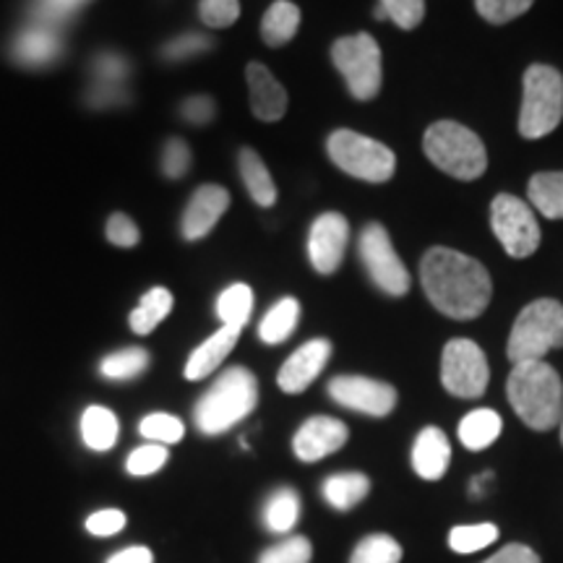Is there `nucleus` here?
<instances>
[{"instance_id":"f257e3e1","label":"nucleus","mask_w":563,"mask_h":563,"mask_svg":"<svg viewBox=\"0 0 563 563\" xmlns=\"http://www.w3.org/2000/svg\"><path fill=\"white\" fill-rule=\"evenodd\" d=\"M420 282L435 311L456 321L483 316L493 295L488 269L467 253L443 245H435L422 256Z\"/></svg>"},{"instance_id":"f03ea898","label":"nucleus","mask_w":563,"mask_h":563,"mask_svg":"<svg viewBox=\"0 0 563 563\" xmlns=\"http://www.w3.org/2000/svg\"><path fill=\"white\" fill-rule=\"evenodd\" d=\"M506 397L532 431H551L563 418L561 376L545 361L514 365L506 382Z\"/></svg>"},{"instance_id":"7ed1b4c3","label":"nucleus","mask_w":563,"mask_h":563,"mask_svg":"<svg viewBox=\"0 0 563 563\" xmlns=\"http://www.w3.org/2000/svg\"><path fill=\"white\" fill-rule=\"evenodd\" d=\"M258 402L256 376L243 365H232L211 384V389L194 407L196 428L203 435H220L249 418Z\"/></svg>"},{"instance_id":"20e7f679","label":"nucleus","mask_w":563,"mask_h":563,"mask_svg":"<svg viewBox=\"0 0 563 563\" xmlns=\"http://www.w3.org/2000/svg\"><path fill=\"white\" fill-rule=\"evenodd\" d=\"M422 152L441 173L456 180H477L488 170V152L483 139L456 121H439L422 136Z\"/></svg>"},{"instance_id":"39448f33","label":"nucleus","mask_w":563,"mask_h":563,"mask_svg":"<svg viewBox=\"0 0 563 563\" xmlns=\"http://www.w3.org/2000/svg\"><path fill=\"white\" fill-rule=\"evenodd\" d=\"M563 347V306L553 298L534 300L514 321L506 355L514 365L545 361L551 350Z\"/></svg>"},{"instance_id":"423d86ee","label":"nucleus","mask_w":563,"mask_h":563,"mask_svg":"<svg viewBox=\"0 0 563 563\" xmlns=\"http://www.w3.org/2000/svg\"><path fill=\"white\" fill-rule=\"evenodd\" d=\"M563 121V76L559 68L534 63L525 74L522 110H519V133L525 139H543Z\"/></svg>"},{"instance_id":"0eeeda50","label":"nucleus","mask_w":563,"mask_h":563,"mask_svg":"<svg viewBox=\"0 0 563 563\" xmlns=\"http://www.w3.org/2000/svg\"><path fill=\"white\" fill-rule=\"evenodd\" d=\"M327 152L340 170L365 183H386L397 170V157L389 146L347 129L329 136Z\"/></svg>"},{"instance_id":"6e6552de","label":"nucleus","mask_w":563,"mask_h":563,"mask_svg":"<svg viewBox=\"0 0 563 563\" xmlns=\"http://www.w3.org/2000/svg\"><path fill=\"white\" fill-rule=\"evenodd\" d=\"M332 63L355 100H373L382 91V47L368 32L350 34L332 45Z\"/></svg>"},{"instance_id":"1a4fd4ad","label":"nucleus","mask_w":563,"mask_h":563,"mask_svg":"<svg viewBox=\"0 0 563 563\" xmlns=\"http://www.w3.org/2000/svg\"><path fill=\"white\" fill-rule=\"evenodd\" d=\"M490 228L504 251L514 258H527L540 249V224L530 203L511 194H498L490 203Z\"/></svg>"},{"instance_id":"9d476101","label":"nucleus","mask_w":563,"mask_h":563,"mask_svg":"<svg viewBox=\"0 0 563 563\" xmlns=\"http://www.w3.org/2000/svg\"><path fill=\"white\" fill-rule=\"evenodd\" d=\"M357 249H361L365 272H368V277L373 279V285H376L378 290L394 295V298H399V295L410 290V272H407L402 258L394 251L391 238L384 224H365Z\"/></svg>"},{"instance_id":"9b49d317","label":"nucleus","mask_w":563,"mask_h":563,"mask_svg":"<svg viewBox=\"0 0 563 563\" xmlns=\"http://www.w3.org/2000/svg\"><path fill=\"white\" fill-rule=\"evenodd\" d=\"M490 371L485 352L473 340H452L443 347L441 384L460 399H477L488 389Z\"/></svg>"},{"instance_id":"f8f14e48","label":"nucleus","mask_w":563,"mask_h":563,"mask_svg":"<svg viewBox=\"0 0 563 563\" xmlns=\"http://www.w3.org/2000/svg\"><path fill=\"white\" fill-rule=\"evenodd\" d=\"M329 397L347 410L386 418L397 407V389L391 384L365 376H336L329 382Z\"/></svg>"},{"instance_id":"ddd939ff","label":"nucleus","mask_w":563,"mask_h":563,"mask_svg":"<svg viewBox=\"0 0 563 563\" xmlns=\"http://www.w3.org/2000/svg\"><path fill=\"white\" fill-rule=\"evenodd\" d=\"M350 243V224L336 211H327L308 232V258L319 274H334L344 262Z\"/></svg>"},{"instance_id":"4468645a","label":"nucleus","mask_w":563,"mask_h":563,"mask_svg":"<svg viewBox=\"0 0 563 563\" xmlns=\"http://www.w3.org/2000/svg\"><path fill=\"white\" fill-rule=\"evenodd\" d=\"M347 426L329 415H316L298 428L292 439V452L300 462H319L323 456L340 452L347 443Z\"/></svg>"},{"instance_id":"2eb2a0df","label":"nucleus","mask_w":563,"mask_h":563,"mask_svg":"<svg viewBox=\"0 0 563 563\" xmlns=\"http://www.w3.org/2000/svg\"><path fill=\"white\" fill-rule=\"evenodd\" d=\"M332 357V342L311 340L298 347L279 368L277 384L285 394H300L311 386Z\"/></svg>"},{"instance_id":"dca6fc26","label":"nucleus","mask_w":563,"mask_h":563,"mask_svg":"<svg viewBox=\"0 0 563 563\" xmlns=\"http://www.w3.org/2000/svg\"><path fill=\"white\" fill-rule=\"evenodd\" d=\"M230 209V194L222 186H201L191 196L186 211H183L180 232L186 241H201L207 238L220 217Z\"/></svg>"},{"instance_id":"f3484780","label":"nucleus","mask_w":563,"mask_h":563,"mask_svg":"<svg viewBox=\"0 0 563 563\" xmlns=\"http://www.w3.org/2000/svg\"><path fill=\"white\" fill-rule=\"evenodd\" d=\"M245 81L251 89V110L258 121L277 123L287 112V91L262 63H249Z\"/></svg>"},{"instance_id":"a211bd4d","label":"nucleus","mask_w":563,"mask_h":563,"mask_svg":"<svg viewBox=\"0 0 563 563\" xmlns=\"http://www.w3.org/2000/svg\"><path fill=\"white\" fill-rule=\"evenodd\" d=\"M452 462V446L441 428H422L412 446V470L422 481H441Z\"/></svg>"},{"instance_id":"6ab92c4d","label":"nucleus","mask_w":563,"mask_h":563,"mask_svg":"<svg viewBox=\"0 0 563 563\" xmlns=\"http://www.w3.org/2000/svg\"><path fill=\"white\" fill-rule=\"evenodd\" d=\"M241 332L243 329L238 327H222L220 332L211 334L209 340L199 344V347L194 350V355L188 357L183 376H186L188 382H201V378H207L209 373H214L224 361H228L230 352L235 350Z\"/></svg>"},{"instance_id":"aec40b11","label":"nucleus","mask_w":563,"mask_h":563,"mask_svg":"<svg viewBox=\"0 0 563 563\" xmlns=\"http://www.w3.org/2000/svg\"><path fill=\"white\" fill-rule=\"evenodd\" d=\"M63 51V42L58 32L51 30V26H34V30L21 32L16 40H13V58H16L21 66H47L58 58Z\"/></svg>"},{"instance_id":"412c9836","label":"nucleus","mask_w":563,"mask_h":563,"mask_svg":"<svg viewBox=\"0 0 563 563\" xmlns=\"http://www.w3.org/2000/svg\"><path fill=\"white\" fill-rule=\"evenodd\" d=\"M504 431V420L496 410L481 407V410L467 412L460 422V441L470 452H483L490 443H496L498 435Z\"/></svg>"},{"instance_id":"4be33fe9","label":"nucleus","mask_w":563,"mask_h":563,"mask_svg":"<svg viewBox=\"0 0 563 563\" xmlns=\"http://www.w3.org/2000/svg\"><path fill=\"white\" fill-rule=\"evenodd\" d=\"M238 165H241V178L245 188H249L251 199L258 207H274V201H277V186H274L269 167L264 165L258 152L245 146V150H241V157H238Z\"/></svg>"},{"instance_id":"5701e85b","label":"nucleus","mask_w":563,"mask_h":563,"mask_svg":"<svg viewBox=\"0 0 563 563\" xmlns=\"http://www.w3.org/2000/svg\"><path fill=\"white\" fill-rule=\"evenodd\" d=\"M300 26V9L290 0H277L269 5V11L262 19V40L269 47L287 45Z\"/></svg>"},{"instance_id":"b1692460","label":"nucleus","mask_w":563,"mask_h":563,"mask_svg":"<svg viewBox=\"0 0 563 563\" xmlns=\"http://www.w3.org/2000/svg\"><path fill=\"white\" fill-rule=\"evenodd\" d=\"M371 481L363 473H340L323 481V498L336 511H350L368 496Z\"/></svg>"},{"instance_id":"393cba45","label":"nucleus","mask_w":563,"mask_h":563,"mask_svg":"<svg viewBox=\"0 0 563 563\" xmlns=\"http://www.w3.org/2000/svg\"><path fill=\"white\" fill-rule=\"evenodd\" d=\"M532 207L548 220H563V173H538L532 175L530 186Z\"/></svg>"},{"instance_id":"a878e982","label":"nucleus","mask_w":563,"mask_h":563,"mask_svg":"<svg viewBox=\"0 0 563 563\" xmlns=\"http://www.w3.org/2000/svg\"><path fill=\"white\" fill-rule=\"evenodd\" d=\"M81 439L91 452H108L118 441V418L108 407H89L81 415Z\"/></svg>"},{"instance_id":"bb28decb","label":"nucleus","mask_w":563,"mask_h":563,"mask_svg":"<svg viewBox=\"0 0 563 563\" xmlns=\"http://www.w3.org/2000/svg\"><path fill=\"white\" fill-rule=\"evenodd\" d=\"M173 311V295L165 287H152L150 292L141 298L136 311L131 313V329L136 334H152Z\"/></svg>"},{"instance_id":"cd10ccee","label":"nucleus","mask_w":563,"mask_h":563,"mask_svg":"<svg viewBox=\"0 0 563 563\" xmlns=\"http://www.w3.org/2000/svg\"><path fill=\"white\" fill-rule=\"evenodd\" d=\"M300 319V302L295 298H282L277 306L272 308L269 313L262 319V327H258V336L266 344H282L290 340L295 327H298Z\"/></svg>"},{"instance_id":"c85d7f7f","label":"nucleus","mask_w":563,"mask_h":563,"mask_svg":"<svg viewBox=\"0 0 563 563\" xmlns=\"http://www.w3.org/2000/svg\"><path fill=\"white\" fill-rule=\"evenodd\" d=\"M300 517V498L292 488H277L266 498L264 504V525L269 527L272 532H290L295 525H298Z\"/></svg>"},{"instance_id":"c756f323","label":"nucleus","mask_w":563,"mask_h":563,"mask_svg":"<svg viewBox=\"0 0 563 563\" xmlns=\"http://www.w3.org/2000/svg\"><path fill=\"white\" fill-rule=\"evenodd\" d=\"M253 313V290L243 282H235L228 290H222L217 298V316H220L222 327L243 329Z\"/></svg>"},{"instance_id":"7c9ffc66","label":"nucleus","mask_w":563,"mask_h":563,"mask_svg":"<svg viewBox=\"0 0 563 563\" xmlns=\"http://www.w3.org/2000/svg\"><path fill=\"white\" fill-rule=\"evenodd\" d=\"M150 365V352L141 347H125L121 352H112L100 365L102 376L112 382H125V378H136L139 373L146 371Z\"/></svg>"},{"instance_id":"2f4dec72","label":"nucleus","mask_w":563,"mask_h":563,"mask_svg":"<svg viewBox=\"0 0 563 563\" xmlns=\"http://www.w3.org/2000/svg\"><path fill=\"white\" fill-rule=\"evenodd\" d=\"M402 561V545L389 534H368L350 555V563H399Z\"/></svg>"},{"instance_id":"473e14b6","label":"nucleus","mask_w":563,"mask_h":563,"mask_svg":"<svg viewBox=\"0 0 563 563\" xmlns=\"http://www.w3.org/2000/svg\"><path fill=\"white\" fill-rule=\"evenodd\" d=\"M496 540H498V527L488 525V522L462 525V527H454V530L449 532V545H452L454 553L483 551V548L496 543Z\"/></svg>"},{"instance_id":"72a5a7b5","label":"nucleus","mask_w":563,"mask_h":563,"mask_svg":"<svg viewBox=\"0 0 563 563\" xmlns=\"http://www.w3.org/2000/svg\"><path fill=\"white\" fill-rule=\"evenodd\" d=\"M139 433L144 435V439L167 446V443H178L183 439V433H186V428H183V422L175 418V415L154 412L146 415V418L139 422Z\"/></svg>"},{"instance_id":"f704fd0d","label":"nucleus","mask_w":563,"mask_h":563,"mask_svg":"<svg viewBox=\"0 0 563 563\" xmlns=\"http://www.w3.org/2000/svg\"><path fill=\"white\" fill-rule=\"evenodd\" d=\"M311 559H313L311 540L302 538V534H292V538L266 548L258 563H311Z\"/></svg>"},{"instance_id":"c9c22d12","label":"nucleus","mask_w":563,"mask_h":563,"mask_svg":"<svg viewBox=\"0 0 563 563\" xmlns=\"http://www.w3.org/2000/svg\"><path fill=\"white\" fill-rule=\"evenodd\" d=\"M129 74V66H125L123 58L118 55H100L95 63V76H97V91L95 97L100 95H118L121 91V84Z\"/></svg>"},{"instance_id":"e433bc0d","label":"nucleus","mask_w":563,"mask_h":563,"mask_svg":"<svg viewBox=\"0 0 563 563\" xmlns=\"http://www.w3.org/2000/svg\"><path fill=\"white\" fill-rule=\"evenodd\" d=\"M167 460H170L167 446H162V443H146V446L133 449L129 462H125V470H129L133 477H146L165 467Z\"/></svg>"},{"instance_id":"4c0bfd02","label":"nucleus","mask_w":563,"mask_h":563,"mask_svg":"<svg viewBox=\"0 0 563 563\" xmlns=\"http://www.w3.org/2000/svg\"><path fill=\"white\" fill-rule=\"evenodd\" d=\"M534 0H475V9L490 24H509L532 9Z\"/></svg>"},{"instance_id":"58836bf2","label":"nucleus","mask_w":563,"mask_h":563,"mask_svg":"<svg viewBox=\"0 0 563 563\" xmlns=\"http://www.w3.org/2000/svg\"><path fill=\"white\" fill-rule=\"evenodd\" d=\"M378 5L386 11V19L405 32L415 30L426 16V0H378Z\"/></svg>"},{"instance_id":"ea45409f","label":"nucleus","mask_w":563,"mask_h":563,"mask_svg":"<svg viewBox=\"0 0 563 563\" xmlns=\"http://www.w3.org/2000/svg\"><path fill=\"white\" fill-rule=\"evenodd\" d=\"M199 16L211 30H224L241 16V3L238 0H201Z\"/></svg>"},{"instance_id":"a19ab883","label":"nucleus","mask_w":563,"mask_h":563,"mask_svg":"<svg viewBox=\"0 0 563 563\" xmlns=\"http://www.w3.org/2000/svg\"><path fill=\"white\" fill-rule=\"evenodd\" d=\"M162 170H165L167 178L178 180L191 170V150H188L186 141L170 139L167 141L165 152H162Z\"/></svg>"},{"instance_id":"79ce46f5","label":"nucleus","mask_w":563,"mask_h":563,"mask_svg":"<svg viewBox=\"0 0 563 563\" xmlns=\"http://www.w3.org/2000/svg\"><path fill=\"white\" fill-rule=\"evenodd\" d=\"M84 3H87V0H37L34 11H37V19L42 24L53 26L58 24V21H66L74 16Z\"/></svg>"},{"instance_id":"37998d69","label":"nucleus","mask_w":563,"mask_h":563,"mask_svg":"<svg viewBox=\"0 0 563 563\" xmlns=\"http://www.w3.org/2000/svg\"><path fill=\"white\" fill-rule=\"evenodd\" d=\"M209 47H211V40L203 37V34H183V37L173 40L162 53H165L167 60H183V58H194V55H201L203 51H209Z\"/></svg>"},{"instance_id":"c03bdc74","label":"nucleus","mask_w":563,"mask_h":563,"mask_svg":"<svg viewBox=\"0 0 563 563\" xmlns=\"http://www.w3.org/2000/svg\"><path fill=\"white\" fill-rule=\"evenodd\" d=\"M125 525H129V519H125L123 511L104 509V511L91 514L87 519V532L97 534V538H110V534H118L121 530H125Z\"/></svg>"},{"instance_id":"a18cd8bd","label":"nucleus","mask_w":563,"mask_h":563,"mask_svg":"<svg viewBox=\"0 0 563 563\" xmlns=\"http://www.w3.org/2000/svg\"><path fill=\"white\" fill-rule=\"evenodd\" d=\"M108 238L112 245H118V249H133V245L139 243L141 232L136 224H133L131 217L112 214L108 220Z\"/></svg>"},{"instance_id":"49530a36","label":"nucleus","mask_w":563,"mask_h":563,"mask_svg":"<svg viewBox=\"0 0 563 563\" xmlns=\"http://www.w3.org/2000/svg\"><path fill=\"white\" fill-rule=\"evenodd\" d=\"M180 112H183V118H186L188 123L203 125V123H209L211 118H214V100H211V97H203V95L191 97V100L183 102Z\"/></svg>"},{"instance_id":"de8ad7c7","label":"nucleus","mask_w":563,"mask_h":563,"mask_svg":"<svg viewBox=\"0 0 563 563\" xmlns=\"http://www.w3.org/2000/svg\"><path fill=\"white\" fill-rule=\"evenodd\" d=\"M483 563H540V555L534 553L532 548L511 543V545L501 548V551H498L496 555H490V559Z\"/></svg>"},{"instance_id":"09e8293b","label":"nucleus","mask_w":563,"mask_h":563,"mask_svg":"<svg viewBox=\"0 0 563 563\" xmlns=\"http://www.w3.org/2000/svg\"><path fill=\"white\" fill-rule=\"evenodd\" d=\"M154 555L150 548L144 545H133V548H125V551L110 555L108 563H152Z\"/></svg>"},{"instance_id":"8fccbe9b","label":"nucleus","mask_w":563,"mask_h":563,"mask_svg":"<svg viewBox=\"0 0 563 563\" xmlns=\"http://www.w3.org/2000/svg\"><path fill=\"white\" fill-rule=\"evenodd\" d=\"M561 443H563V418H561Z\"/></svg>"}]
</instances>
